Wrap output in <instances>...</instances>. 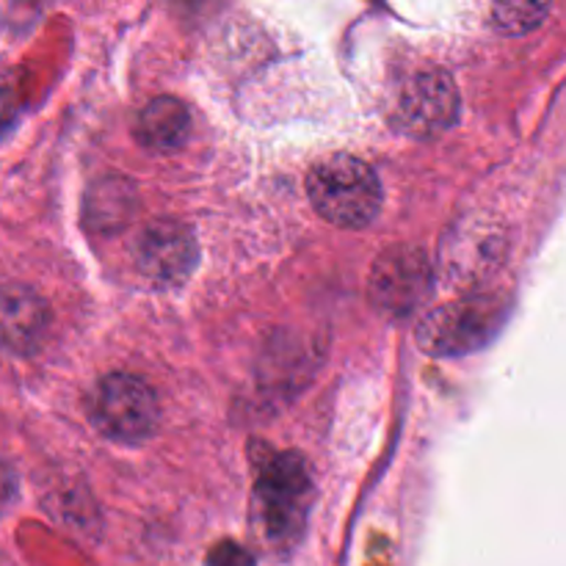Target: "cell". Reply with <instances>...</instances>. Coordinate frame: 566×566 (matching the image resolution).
I'll use <instances>...</instances> for the list:
<instances>
[{
	"label": "cell",
	"mask_w": 566,
	"mask_h": 566,
	"mask_svg": "<svg viewBox=\"0 0 566 566\" xmlns=\"http://www.w3.org/2000/svg\"><path fill=\"white\" fill-rule=\"evenodd\" d=\"M310 468L298 453L265 451L254 484V534L271 551H287L302 536L310 503Z\"/></svg>",
	"instance_id": "1"
},
{
	"label": "cell",
	"mask_w": 566,
	"mask_h": 566,
	"mask_svg": "<svg viewBox=\"0 0 566 566\" xmlns=\"http://www.w3.org/2000/svg\"><path fill=\"white\" fill-rule=\"evenodd\" d=\"M307 193L321 219L343 230L368 227L381 210V182L365 160L329 155L307 175Z\"/></svg>",
	"instance_id": "2"
},
{
	"label": "cell",
	"mask_w": 566,
	"mask_h": 566,
	"mask_svg": "<svg viewBox=\"0 0 566 566\" xmlns=\"http://www.w3.org/2000/svg\"><path fill=\"white\" fill-rule=\"evenodd\" d=\"M503 321L501 302L490 296H470L437 307L418 326V346L429 357H459L479 352L495 337Z\"/></svg>",
	"instance_id": "3"
},
{
	"label": "cell",
	"mask_w": 566,
	"mask_h": 566,
	"mask_svg": "<svg viewBox=\"0 0 566 566\" xmlns=\"http://www.w3.org/2000/svg\"><path fill=\"white\" fill-rule=\"evenodd\" d=\"M88 412L108 440L142 442L158 423V398L138 376L108 374L94 390Z\"/></svg>",
	"instance_id": "4"
},
{
	"label": "cell",
	"mask_w": 566,
	"mask_h": 566,
	"mask_svg": "<svg viewBox=\"0 0 566 566\" xmlns=\"http://www.w3.org/2000/svg\"><path fill=\"white\" fill-rule=\"evenodd\" d=\"M431 263L423 249L392 247L376 258L368 276V296L387 318H407L431 293Z\"/></svg>",
	"instance_id": "5"
},
{
	"label": "cell",
	"mask_w": 566,
	"mask_h": 566,
	"mask_svg": "<svg viewBox=\"0 0 566 566\" xmlns=\"http://www.w3.org/2000/svg\"><path fill=\"white\" fill-rule=\"evenodd\" d=\"M459 119V92L446 72H420L403 86L398 97L396 122L415 138H431L446 133Z\"/></svg>",
	"instance_id": "6"
},
{
	"label": "cell",
	"mask_w": 566,
	"mask_h": 566,
	"mask_svg": "<svg viewBox=\"0 0 566 566\" xmlns=\"http://www.w3.org/2000/svg\"><path fill=\"white\" fill-rule=\"evenodd\" d=\"M136 265L153 285H180L197 265V241L186 224L158 219L136 241Z\"/></svg>",
	"instance_id": "7"
},
{
	"label": "cell",
	"mask_w": 566,
	"mask_h": 566,
	"mask_svg": "<svg viewBox=\"0 0 566 566\" xmlns=\"http://www.w3.org/2000/svg\"><path fill=\"white\" fill-rule=\"evenodd\" d=\"M50 329L48 302L25 285L0 287V352L33 354Z\"/></svg>",
	"instance_id": "8"
},
{
	"label": "cell",
	"mask_w": 566,
	"mask_h": 566,
	"mask_svg": "<svg viewBox=\"0 0 566 566\" xmlns=\"http://www.w3.org/2000/svg\"><path fill=\"white\" fill-rule=\"evenodd\" d=\"M191 130V116L188 108L175 97H158L142 111L136 125L138 142L155 153H171L182 147Z\"/></svg>",
	"instance_id": "9"
},
{
	"label": "cell",
	"mask_w": 566,
	"mask_h": 566,
	"mask_svg": "<svg viewBox=\"0 0 566 566\" xmlns=\"http://www.w3.org/2000/svg\"><path fill=\"white\" fill-rule=\"evenodd\" d=\"M553 0H492V20L503 33H528L545 22Z\"/></svg>",
	"instance_id": "10"
},
{
	"label": "cell",
	"mask_w": 566,
	"mask_h": 566,
	"mask_svg": "<svg viewBox=\"0 0 566 566\" xmlns=\"http://www.w3.org/2000/svg\"><path fill=\"white\" fill-rule=\"evenodd\" d=\"M210 566H254V562L243 547L224 542V545L213 547V553H210Z\"/></svg>",
	"instance_id": "11"
},
{
	"label": "cell",
	"mask_w": 566,
	"mask_h": 566,
	"mask_svg": "<svg viewBox=\"0 0 566 566\" xmlns=\"http://www.w3.org/2000/svg\"><path fill=\"white\" fill-rule=\"evenodd\" d=\"M17 497V475L6 459H0V514L14 503Z\"/></svg>",
	"instance_id": "12"
},
{
	"label": "cell",
	"mask_w": 566,
	"mask_h": 566,
	"mask_svg": "<svg viewBox=\"0 0 566 566\" xmlns=\"http://www.w3.org/2000/svg\"><path fill=\"white\" fill-rule=\"evenodd\" d=\"M11 116H14V97L6 86H0V133L11 125Z\"/></svg>",
	"instance_id": "13"
}]
</instances>
